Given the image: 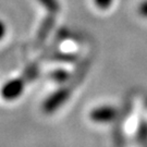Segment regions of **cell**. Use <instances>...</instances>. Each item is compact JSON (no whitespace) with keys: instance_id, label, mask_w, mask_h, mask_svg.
<instances>
[{"instance_id":"cell-8","label":"cell","mask_w":147,"mask_h":147,"mask_svg":"<svg viewBox=\"0 0 147 147\" xmlns=\"http://www.w3.org/2000/svg\"><path fill=\"white\" fill-rule=\"evenodd\" d=\"M5 33H7V26H5V23L3 21L0 20V40L5 36Z\"/></svg>"},{"instance_id":"cell-4","label":"cell","mask_w":147,"mask_h":147,"mask_svg":"<svg viewBox=\"0 0 147 147\" xmlns=\"http://www.w3.org/2000/svg\"><path fill=\"white\" fill-rule=\"evenodd\" d=\"M55 20H56V16L53 14H48V16L42 21V25L38 30V38H45L49 34L50 30L53 28V24H55Z\"/></svg>"},{"instance_id":"cell-3","label":"cell","mask_w":147,"mask_h":147,"mask_svg":"<svg viewBox=\"0 0 147 147\" xmlns=\"http://www.w3.org/2000/svg\"><path fill=\"white\" fill-rule=\"evenodd\" d=\"M69 97V90L65 88L59 89L58 92H56L53 95H51L48 99L42 105V109L46 113L53 112L56 109H58L60 106L62 105Z\"/></svg>"},{"instance_id":"cell-1","label":"cell","mask_w":147,"mask_h":147,"mask_svg":"<svg viewBox=\"0 0 147 147\" xmlns=\"http://www.w3.org/2000/svg\"><path fill=\"white\" fill-rule=\"evenodd\" d=\"M25 87V82L24 80L19 78V79L10 80L5 83L2 88L0 90L1 97L5 100H14L18 97H20Z\"/></svg>"},{"instance_id":"cell-5","label":"cell","mask_w":147,"mask_h":147,"mask_svg":"<svg viewBox=\"0 0 147 147\" xmlns=\"http://www.w3.org/2000/svg\"><path fill=\"white\" fill-rule=\"evenodd\" d=\"M37 1L45 8L48 14L57 16L60 11V5L58 0H37Z\"/></svg>"},{"instance_id":"cell-6","label":"cell","mask_w":147,"mask_h":147,"mask_svg":"<svg viewBox=\"0 0 147 147\" xmlns=\"http://www.w3.org/2000/svg\"><path fill=\"white\" fill-rule=\"evenodd\" d=\"M96 7L100 10H107L109 9L113 2V0H94Z\"/></svg>"},{"instance_id":"cell-2","label":"cell","mask_w":147,"mask_h":147,"mask_svg":"<svg viewBox=\"0 0 147 147\" xmlns=\"http://www.w3.org/2000/svg\"><path fill=\"white\" fill-rule=\"evenodd\" d=\"M117 109L112 106L96 107L89 112V119L95 123H109L116 119Z\"/></svg>"},{"instance_id":"cell-7","label":"cell","mask_w":147,"mask_h":147,"mask_svg":"<svg viewBox=\"0 0 147 147\" xmlns=\"http://www.w3.org/2000/svg\"><path fill=\"white\" fill-rule=\"evenodd\" d=\"M138 13L143 18H147V0L143 1L142 3L138 5Z\"/></svg>"}]
</instances>
